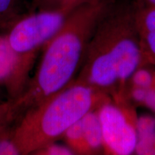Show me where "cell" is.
I'll use <instances>...</instances> for the list:
<instances>
[{"mask_svg":"<svg viewBox=\"0 0 155 155\" xmlns=\"http://www.w3.org/2000/svg\"><path fill=\"white\" fill-rule=\"evenodd\" d=\"M114 0H91L78 7L43 48L34 77L17 98L0 104V128H9L25 113L74 81L98 23Z\"/></svg>","mask_w":155,"mask_h":155,"instance_id":"cell-1","label":"cell"},{"mask_svg":"<svg viewBox=\"0 0 155 155\" xmlns=\"http://www.w3.org/2000/svg\"><path fill=\"white\" fill-rule=\"evenodd\" d=\"M145 63L134 5H113L95 30L74 81L121 99L131 75Z\"/></svg>","mask_w":155,"mask_h":155,"instance_id":"cell-2","label":"cell"},{"mask_svg":"<svg viewBox=\"0 0 155 155\" xmlns=\"http://www.w3.org/2000/svg\"><path fill=\"white\" fill-rule=\"evenodd\" d=\"M106 100V95L73 81L23 114L11 128V138L19 154H33L62 138L71 126Z\"/></svg>","mask_w":155,"mask_h":155,"instance_id":"cell-3","label":"cell"},{"mask_svg":"<svg viewBox=\"0 0 155 155\" xmlns=\"http://www.w3.org/2000/svg\"><path fill=\"white\" fill-rule=\"evenodd\" d=\"M70 13L55 10L31 12L19 19L5 33L12 49L18 55L23 72L28 77L40 50L59 31Z\"/></svg>","mask_w":155,"mask_h":155,"instance_id":"cell-4","label":"cell"},{"mask_svg":"<svg viewBox=\"0 0 155 155\" xmlns=\"http://www.w3.org/2000/svg\"><path fill=\"white\" fill-rule=\"evenodd\" d=\"M101 124L104 151L114 155L135 152L137 144V119L132 112L108 100L98 108Z\"/></svg>","mask_w":155,"mask_h":155,"instance_id":"cell-5","label":"cell"},{"mask_svg":"<svg viewBox=\"0 0 155 155\" xmlns=\"http://www.w3.org/2000/svg\"><path fill=\"white\" fill-rule=\"evenodd\" d=\"M29 81L5 34H0V85L5 87L12 99L22 94Z\"/></svg>","mask_w":155,"mask_h":155,"instance_id":"cell-6","label":"cell"},{"mask_svg":"<svg viewBox=\"0 0 155 155\" xmlns=\"http://www.w3.org/2000/svg\"><path fill=\"white\" fill-rule=\"evenodd\" d=\"M134 5L143 57L145 63L155 65V6L139 2Z\"/></svg>","mask_w":155,"mask_h":155,"instance_id":"cell-7","label":"cell"},{"mask_svg":"<svg viewBox=\"0 0 155 155\" xmlns=\"http://www.w3.org/2000/svg\"><path fill=\"white\" fill-rule=\"evenodd\" d=\"M84 146V154H97L104 150L101 124L98 108L86 114L81 119Z\"/></svg>","mask_w":155,"mask_h":155,"instance_id":"cell-8","label":"cell"},{"mask_svg":"<svg viewBox=\"0 0 155 155\" xmlns=\"http://www.w3.org/2000/svg\"><path fill=\"white\" fill-rule=\"evenodd\" d=\"M137 129L135 152L139 154H155V119L151 116L137 119Z\"/></svg>","mask_w":155,"mask_h":155,"instance_id":"cell-9","label":"cell"},{"mask_svg":"<svg viewBox=\"0 0 155 155\" xmlns=\"http://www.w3.org/2000/svg\"><path fill=\"white\" fill-rule=\"evenodd\" d=\"M21 5L22 0H0V34H5L25 15L21 11Z\"/></svg>","mask_w":155,"mask_h":155,"instance_id":"cell-10","label":"cell"},{"mask_svg":"<svg viewBox=\"0 0 155 155\" xmlns=\"http://www.w3.org/2000/svg\"><path fill=\"white\" fill-rule=\"evenodd\" d=\"M91 0H33L32 12L55 10L71 12L73 9Z\"/></svg>","mask_w":155,"mask_h":155,"instance_id":"cell-11","label":"cell"},{"mask_svg":"<svg viewBox=\"0 0 155 155\" xmlns=\"http://www.w3.org/2000/svg\"><path fill=\"white\" fill-rule=\"evenodd\" d=\"M153 65L143 64L131 75L129 82V87L139 88H155V69Z\"/></svg>","mask_w":155,"mask_h":155,"instance_id":"cell-12","label":"cell"},{"mask_svg":"<svg viewBox=\"0 0 155 155\" xmlns=\"http://www.w3.org/2000/svg\"><path fill=\"white\" fill-rule=\"evenodd\" d=\"M128 95L134 101L146 106L155 113V88H139L129 87Z\"/></svg>","mask_w":155,"mask_h":155,"instance_id":"cell-13","label":"cell"},{"mask_svg":"<svg viewBox=\"0 0 155 155\" xmlns=\"http://www.w3.org/2000/svg\"><path fill=\"white\" fill-rule=\"evenodd\" d=\"M74 154L69 147L57 144L56 141L42 147L33 153V154L37 155H71Z\"/></svg>","mask_w":155,"mask_h":155,"instance_id":"cell-14","label":"cell"},{"mask_svg":"<svg viewBox=\"0 0 155 155\" xmlns=\"http://www.w3.org/2000/svg\"><path fill=\"white\" fill-rule=\"evenodd\" d=\"M19 152L10 136V131H0V155H19Z\"/></svg>","mask_w":155,"mask_h":155,"instance_id":"cell-15","label":"cell"},{"mask_svg":"<svg viewBox=\"0 0 155 155\" xmlns=\"http://www.w3.org/2000/svg\"><path fill=\"white\" fill-rule=\"evenodd\" d=\"M137 2L146 4V5L155 6V0H137Z\"/></svg>","mask_w":155,"mask_h":155,"instance_id":"cell-16","label":"cell"}]
</instances>
